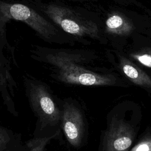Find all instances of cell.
Instances as JSON below:
<instances>
[{"mask_svg":"<svg viewBox=\"0 0 151 151\" xmlns=\"http://www.w3.org/2000/svg\"><path fill=\"white\" fill-rule=\"evenodd\" d=\"M30 53L32 59L48 67L52 78L60 83L86 86H113L116 83L114 76L99 73L87 66L91 59L87 51L34 45Z\"/></svg>","mask_w":151,"mask_h":151,"instance_id":"obj_1","label":"cell"},{"mask_svg":"<svg viewBox=\"0 0 151 151\" xmlns=\"http://www.w3.org/2000/svg\"><path fill=\"white\" fill-rule=\"evenodd\" d=\"M22 2L35 9L78 41L87 37H99L97 24L76 5L57 0H22Z\"/></svg>","mask_w":151,"mask_h":151,"instance_id":"obj_2","label":"cell"},{"mask_svg":"<svg viewBox=\"0 0 151 151\" xmlns=\"http://www.w3.org/2000/svg\"><path fill=\"white\" fill-rule=\"evenodd\" d=\"M11 20L27 24L40 38L49 43L73 45L78 41L28 5L0 0V37L3 40H7L6 24Z\"/></svg>","mask_w":151,"mask_h":151,"instance_id":"obj_3","label":"cell"},{"mask_svg":"<svg viewBox=\"0 0 151 151\" xmlns=\"http://www.w3.org/2000/svg\"><path fill=\"white\" fill-rule=\"evenodd\" d=\"M23 84L29 106L38 119L39 130L60 127L61 100L45 83L31 76H23Z\"/></svg>","mask_w":151,"mask_h":151,"instance_id":"obj_4","label":"cell"},{"mask_svg":"<svg viewBox=\"0 0 151 151\" xmlns=\"http://www.w3.org/2000/svg\"><path fill=\"white\" fill-rule=\"evenodd\" d=\"M60 127L73 147L78 149L83 145L86 135L84 116L78 102L71 97L61 100Z\"/></svg>","mask_w":151,"mask_h":151,"instance_id":"obj_5","label":"cell"},{"mask_svg":"<svg viewBox=\"0 0 151 151\" xmlns=\"http://www.w3.org/2000/svg\"><path fill=\"white\" fill-rule=\"evenodd\" d=\"M4 49L14 52L9 44L0 37V99L9 113L18 116V113L15 103L17 84L12 76L11 62L6 56Z\"/></svg>","mask_w":151,"mask_h":151,"instance_id":"obj_6","label":"cell"},{"mask_svg":"<svg viewBox=\"0 0 151 151\" xmlns=\"http://www.w3.org/2000/svg\"><path fill=\"white\" fill-rule=\"evenodd\" d=\"M133 126L123 119L113 117L102 140V151H128L134 140Z\"/></svg>","mask_w":151,"mask_h":151,"instance_id":"obj_7","label":"cell"},{"mask_svg":"<svg viewBox=\"0 0 151 151\" xmlns=\"http://www.w3.org/2000/svg\"><path fill=\"white\" fill-rule=\"evenodd\" d=\"M120 67L124 74L134 84L151 88V77L124 57H120Z\"/></svg>","mask_w":151,"mask_h":151,"instance_id":"obj_8","label":"cell"},{"mask_svg":"<svg viewBox=\"0 0 151 151\" xmlns=\"http://www.w3.org/2000/svg\"><path fill=\"white\" fill-rule=\"evenodd\" d=\"M107 32L117 35H127L133 30L132 24L124 17L119 14L109 16L106 21Z\"/></svg>","mask_w":151,"mask_h":151,"instance_id":"obj_9","label":"cell"},{"mask_svg":"<svg viewBox=\"0 0 151 151\" xmlns=\"http://www.w3.org/2000/svg\"><path fill=\"white\" fill-rule=\"evenodd\" d=\"M25 148L26 145L22 146L19 134L0 126V151H22Z\"/></svg>","mask_w":151,"mask_h":151,"instance_id":"obj_10","label":"cell"},{"mask_svg":"<svg viewBox=\"0 0 151 151\" xmlns=\"http://www.w3.org/2000/svg\"><path fill=\"white\" fill-rule=\"evenodd\" d=\"M131 56L142 65L151 68V52L143 51L136 52L132 54Z\"/></svg>","mask_w":151,"mask_h":151,"instance_id":"obj_11","label":"cell"},{"mask_svg":"<svg viewBox=\"0 0 151 151\" xmlns=\"http://www.w3.org/2000/svg\"><path fill=\"white\" fill-rule=\"evenodd\" d=\"M130 151H151V136L140 140Z\"/></svg>","mask_w":151,"mask_h":151,"instance_id":"obj_12","label":"cell"},{"mask_svg":"<svg viewBox=\"0 0 151 151\" xmlns=\"http://www.w3.org/2000/svg\"><path fill=\"white\" fill-rule=\"evenodd\" d=\"M57 1H63V2H81L87 0H57Z\"/></svg>","mask_w":151,"mask_h":151,"instance_id":"obj_13","label":"cell"},{"mask_svg":"<svg viewBox=\"0 0 151 151\" xmlns=\"http://www.w3.org/2000/svg\"><path fill=\"white\" fill-rule=\"evenodd\" d=\"M6 1H11V0H6Z\"/></svg>","mask_w":151,"mask_h":151,"instance_id":"obj_14","label":"cell"}]
</instances>
